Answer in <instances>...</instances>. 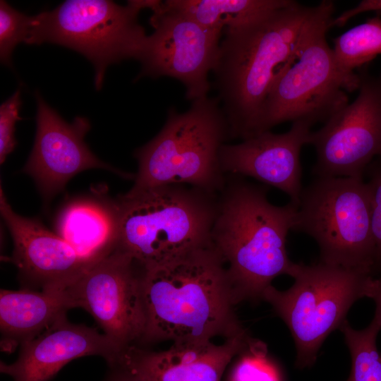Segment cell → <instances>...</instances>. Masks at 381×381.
<instances>
[{
	"label": "cell",
	"instance_id": "obj_17",
	"mask_svg": "<svg viewBox=\"0 0 381 381\" xmlns=\"http://www.w3.org/2000/svg\"><path fill=\"white\" fill-rule=\"evenodd\" d=\"M246 333L220 345L211 341L174 342L165 351L133 345L116 361L145 381H221L224 371L248 344Z\"/></svg>",
	"mask_w": 381,
	"mask_h": 381
},
{
	"label": "cell",
	"instance_id": "obj_16",
	"mask_svg": "<svg viewBox=\"0 0 381 381\" xmlns=\"http://www.w3.org/2000/svg\"><path fill=\"white\" fill-rule=\"evenodd\" d=\"M124 351L104 333L83 324L58 320L34 339L22 344L15 362L1 361L0 371L13 381H50L71 361L99 356L107 364Z\"/></svg>",
	"mask_w": 381,
	"mask_h": 381
},
{
	"label": "cell",
	"instance_id": "obj_20",
	"mask_svg": "<svg viewBox=\"0 0 381 381\" xmlns=\"http://www.w3.org/2000/svg\"><path fill=\"white\" fill-rule=\"evenodd\" d=\"M291 0H168L164 7L179 11L208 28L223 30L282 8Z\"/></svg>",
	"mask_w": 381,
	"mask_h": 381
},
{
	"label": "cell",
	"instance_id": "obj_2",
	"mask_svg": "<svg viewBox=\"0 0 381 381\" xmlns=\"http://www.w3.org/2000/svg\"><path fill=\"white\" fill-rule=\"evenodd\" d=\"M314 7L295 1L250 20L224 28L212 70L231 138L258 133L272 85L294 56Z\"/></svg>",
	"mask_w": 381,
	"mask_h": 381
},
{
	"label": "cell",
	"instance_id": "obj_22",
	"mask_svg": "<svg viewBox=\"0 0 381 381\" xmlns=\"http://www.w3.org/2000/svg\"><path fill=\"white\" fill-rule=\"evenodd\" d=\"M339 329L351 358L346 381H381V352L376 344L380 326L373 319L365 328L355 329L346 320Z\"/></svg>",
	"mask_w": 381,
	"mask_h": 381
},
{
	"label": "cell",
	"instance_id": "obj_7",
	"mask_svg": "<svg viewBox=\"0 0 381 381\" xmlns=\"http://www.w3.org/2000/svg\"><path fill=\"white\" fill-rule=\"evenodd\" d=\"M154 0H68L32 16L25 44L52 43L85 56L95 68L94 83L102 86L107 68L122 60H138L147 35L138 16Z\"/></svg>",
	"mask_w": 381,
	"mask_h": 381
},
{
	"label": "cell",
	"instance_id": "obj_28",
	"mask_svg": "<svg viewBox=\"0 0 381 381\" xmlns=\"http://www.w3.org/2000/svg\"><path fill=\"white\" fill-rule=\"evenodd\" d=\"M108 366L109 370L102 381H145L120 363L115 362Z\"/></svg>",
	"mask_w": 381,
	"mask_h": 381
},
{
	"label": "cell",
	"instance_id": "obj_24",
	"mask_svg": "<svg viewBox=\"0 0 381 381\" xmlns=\"http://www.w3.org/2000/svg\"><path fill=\"white\" fill-rule=\"evenodd\" d=\"M32 16L11 7L6 1H0V59L11 66L15 47L25 42L30 28Z\"/></svg>",
	"mask_w": 381,
	"mask_h": 381
},
{
	"label": "cell",
	"instance_id": "obj_9",
	"mask_svg": "<svg viewBox=\"0 0 381 381\" xmlns=\"http://www.w3.org/2000/svg\"><path fill=\"white\" fill-rule=\"evenodd\" d=\"M292 230L315 240L320 262L375 273L370 196L363 179L317 177L303 188Z\"/></svg>",
	"mask_w": 381,
	"mask_h": 381
},
{
	"label": "cell",
	"instance_id": "obj_30",
	"mask_svg": "<svg viewBox=\"0 0 381 381\" xmlns=\"http://www.w3.org/2000/svg\"><path fill=\"white\" fill-rule=\"evenodd\" d=\"M378 156L381 157V150L380 151Z\"/></svg>",
	"mask_w": 381,
	"mask_h": 381
},
{
	"label": "cell",
	"instance_id": "obj_3",
	"mask_svg": "<svg viewBox=\"0 0 381 381\" xmlns=\"http://www.w3.org/2000/svg\"><path fill=\"white\" fill-rule=\"evenodd\" d=\"M297 206L272 204L267 188L241 179L224 187L217 202L210 243L227 270L236 304L262 300L264 291L294 264L287 255V234Z\"/></svg>",
	"mask_w": 381,
	"mask_h": 381
},
{
	"label": "cell",
	"instance_id": "obj_13",
	"mask_svg": "<svg viewBox=\"0 0 381 381\" xmlns=\"http://www.w3.org/2000/svg\"><path fill=\"white\" fill-rule=\"evenodd\" d=\"M37 101L36 135L34 145L23 171L30 175L45 200L61 191L77 174L90 169H103L128 178L97 157L84 141L90 129L85 117L72 123L64 121L39 92Z\"/></svg>",
	"mask_w": 381,
	"mask_h": 381
},
{
	"label": "cell",
	"instance_id": "obj_19",
	"mask_svg": "<svg viewBox=\"0 0 381 381\" xmlns=\"http://www.w3.org/2000/svg\"><path fill=\"white\" fill-rule=\"evenodd\" d=\"M77 305L68 289L36 291L1 289V349L13 352L18 346L66 317Z\"/></svg>",
	"mask_w": 381,
	"mask_h": 381
},
{
	"label": "cell",
	"instance_id": "obj_18",
	"mask_svg": "<svg viewBox=\"0 0 381 381\" xmlns=\"http://www.w3.org/2000/svg\"><path fill=\"white\" fill-rule=\"evenodd\" d=\"M55 228L80 256L95 265L119 246L118 202L99 195L75 198L61 210Z\"/></svg>",
	"mask_w": 381,
	"mask_h": 381
},
{
	"label": "cell",
	"instance_id": "obj_15",
	"mask_svg": "<svg viewBox=\"0 0 381 381\" xmlns=\"http://www.w3.org/2000/svg\"><path fill=\"white\" fill-rule=\"evenodd\" d=\"M310 127L296 121L284 133L269 131L238 144H224L219 154L222 169L277 188L298 207L303 190L300 154L302 147L309 143Z\"/></svg>",
	"mask_w": 381,
	"mask_h": 381
},
{
	"label": "cell",
	"instance_id": "obj_10",
	"mask_svg": "<svg viewBox=\"0 0 381 381\" xmlns=\"http://www.w3.org/2000/svg\"><path fill=\"white\" fill-rule=\"evenodd\" d=\"M154 32L147 35L138 61L137 80L143 77H171L186 87L192 102L207 96L208 74L216 64L223 30L202 25L159 1L151 10Z\"/></svg>",
	"mask_w": 381,
	"mask_h": 381
},
{
	"label": "cell",
	"instance_id": "obj_8",
	"mask_svg": "<svg viewBox=\"0 0 381 381\" xmlns=\"http://www.w3.org/2000/svg\"><path fill=\"white\" fill-rule=\"evenodd\" d=\"M293 285L279 291L272 285L263 292L285 322L294 339L299 369L312 366L327 336L339 329L358 299L368 297L373 275L370 273L318 262L294 263L289 273Z\"/></svg>",
	"mask_w": 381,
	"mask_h": 381
},
{
	"label": "cell",
	"instance_id": "obj_11",
	"mask_svg": "<svg viewBox=\"0 0 381 381\" xmlns=\"http://www.w3.org/2000/svg\"><path fill=\"white\" fill-rule=\"evenodd\" d=\"M143 274L141 265L117 248L68 288L77 308L88 312L123 351L142 341L145 332Z\"/></svg>",
	"mask_w": 381,
	"mask_h": 381
},
{
	"label": "cell",
	"instance_id": "obj_21",
	"mask_svg": "<svg viewBox=\"0 0 381 381\" xmlns=\"http://www.w3.org/2000/svg\"><path fill=\"white\" fill-rule=\"evenodd\" d=\"M339 68L345 75L354 77L353 72L381 54V18H368L334 39L332 49Z\"/></svg>",
	"mask_w": 381,
	"mask_h": 381
},
{
	"label": "cell",
	"instance_id": "obj_6",
	"mask_svg": "<svg viewBox=\"0 0 381 381\" xmlns=\"http://www.w3.org/2000/svg\"><path fill=\"white\" fill-rule=\"evenodd\" d=\"M334 11L332 1L314 7L293 57L272 85L257 135L286 121L325 123L349 104L344 90H358V75L341 72L326 40Z\"/></svg>",
	"mask_w": 381,
	"mask_h": 381
},
{
	"label": "cell",
	"instance_id": "obj_26",
	"mask_svg": "<svg viewBox=\"0 0 381 381\" xmlns=\"http://www.w3.org/2000/svg\"><path fill=\"white\" fill-rule=\"evenodd\" d=\"M370 172L366 183L370 196L372 233L376 250L375 272L381 274V159L370 164Z\"/></svg>",
	"mask_w": 381,
	"mask_h": 381
},
{
	"label": "cell",
	"instance_id": "obj_4",
	"mask_svg": "<svg viewBox=\"0 0 381 381\" xmlns=\"http://www.w3.org/2000/svg\"><path fill=\"white\" fill-rule=\"evenodd\" d=\"M214 195L178 184L130 190L117 200L118 248L147 268L210 243Z\"/></svg>",
	"mask_w": 381,
	"mask_h": 381
},
{
	"label": "cell",
	"instance_id": "obj_5",
	"mask_svg": "<svg viewBox=\"0 0 381 381\" xmlns=\"http://www.w3.org/2000/svg\"><path fill=\"white\" fill-rule=\"evenodd\" d=\"M229 136L217 97L195 100L183 113L171 108L159 133L135 152L138 170L131 190L178 184L215 195L226 184L219 154Z\"/></svg>",
	"mask_w": 381,
	"mask_h": 381
},
{
	"label": "cell",
	"instance_id": "obj_27",
	"mask_svg": "<svg viewBox=\"0 0 381 381\" xmlns=\"http://www.w3.org/2000/svg\"><path fill=\"white\" fill-rule=\"evenodd\" d=\"M381 12V0H363L356 6L333 18L331 26H343L353 16L366 11Z\"/></svg>",
	"mask_w": 381,
	"mask_h": 381
},
{
	"label": "cell",
	"instance_id": "obj_29",
	"mask_svg": "<svg viewBox=\"0 0 381 381\" xmlns=\"http://www.w3.org/2000/svg\"><path fill=\"white\" fill-rule=\"evenodd\" d=\"M368 298L375 303V312L373 320L381 327V274L377 277H373L369 291Z\"/></svg>",
	"mask_w": 381,
	"mask_h": 381
},
{
	"label": "cell",
	"instance_id": "obj_12",
	"mask_svg": "<svg viewBox=\"0 0 381 381\" xmlns=\"http://www.w3.org/2000/svg\"><path fill=\"white\" fill-rule=\"evenodd\" d=\"M356 99L330 117L322 128L311 132L317 177L361 178L381 150V72L358 68Z\"/></svg>",
	"mask_w": 381,
	"mask_h": 381
},
{
	"label": "cell",
	"instance_id": "obj_1",
	"mask_svg": "<svg viewBox=\"0 0 381 381\" xmlns=\"http://www.w3.org/2000/svg\"><path fill=\"white\" fill-rule=\"evenodd\" d=\"M147 324L141 342L207 341L246 331L238 320L226 267L211 243L144 268Z\"/></svg>",
	"mask_w": 381,
	"mask_h": 381
},
{
	"label": "cell",
	"instance_id": "obj_14",
	"mask_svg": "<svg viewBox=\"0 0 381 381\" xmlns=\"http://www.w3.org/2000/svg\"><path fill=\"white\" fill-rule=\"evenodd\" d=\"M0 212L13 239L10 260L19 271L23 288L36 291L66 289L93 265L39 220L14 212L1 186Z\"/></svg>",
	"mask_w": 381,
	"mask_h": 381
},
{
	"label": "cell",
	"instance_id": "obj_25",
	"mask_svg": "<svg viewBox=\"0 0 381 381\" xmlns=\"http://www.w3.org/2000/svg\"><path fill=\"white\" fill-rule=\"evenodd\" d=\"M21 104L20 90L18 88L0 106V163L1 164L17 145L15 129L16 122L22 119L19 114Z\"/></svg>",
	"mask_w": 381,
	"mask_h": 381
},
{
	"label": "cell",
	"instance_id": "obj_23",
	"mask_svg": "<svg viewBox=\"0 0 381 381\" xmlns=\"http://www.w3.org/2000/svg\"><path fill=\"white\" fill-rule=\"evenodd\" d=\"M239 354L230 381H281L278 370L267 358L262 343L250 338Z\"/></svg>",
	"mask_w": 381,
	"mask_h": 381
}]
</instances>
